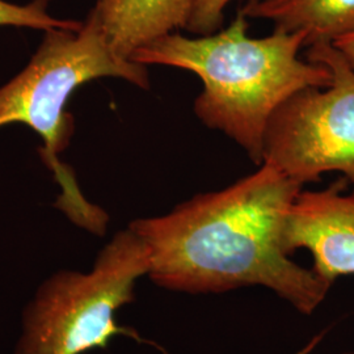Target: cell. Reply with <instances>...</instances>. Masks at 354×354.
Wrapping results in <instances>:
<instances>
[{
  "label": "cell",
  "instance_id": "obj_1",
  "mask_svg": "<svg viewBox=\"0 0 354 354\" xmlns=\"http://www.w3.org/2000/svg\"><path fill=\"white\" fill-rule=\"evenodd\" d=\"M301 190L264 162L225 189L197 194L168 214L134 219L129 227L149 251L147 276L163 289L218 294L264 286L310 315L332 285L291 261L282 247L285 218Z\"/></svg>",
  "mask_w": 354,
  "mask_h": 354
},
{
  "label": "cell",
  "instance_id": "obj_2",
  "mask_svg": "<svg viewBox=\"0 0 354 354\" xmlns=\"http://www.w3.org/2000/svg\"><path fill=\"white\" fill-rule=\"evenodd\" d=\"M304 46L301 32L274 29L266 37H251L248 19L239 12L214 33L194 37L169 33L140 48L130 59L198 76L203 92L194 102L196 115L236 142L260 165L274 113L298 92L332 83L328 67L299 58Z\"/></svg>",
  "mask_w": 354,
  "mask_h": 354
},
{
  "label": "cell",
  "instance_id": "obj_3",
  "mask_svg": "<svg viewBox=\"0 0 354 354\" xmlns=\"http://www.w3.org/2000/svg\"><path fill=\"white\" fill-rule=\"evenodd\" d=\"M44 33L29 64L0 87V129L21 124L37 134L41 159L61 188L55 207L77 227L102 236L109 215L87 200L74 171L61 159L75 130L66 106L76 89L102 77H118L149 89V70L113 50L92 10L79 29L55 28Z\"/></svg>",
  "mask_w": 354,
  "mask_h": 354
},
{
  "label": "cell",
  "instance_id": "obj_4",
  "mask_svg": "<svg viewBox=\"0 0 354 354\" xmlns=\"http://www.w3.org/2000/svg\"><path fill=\"white\" fill-rule=\"evenodd\" d=\"M150 256L127 226L97 254L87 272L62 269L45 279L21 314L13 354H83L105 348L125 329L115 314L134 299Z\"/></svg>",
  "mask_w": 354,
  "mask_h": 354
},
{
  "label": "cell",
  "instance_id": "obj_5",
  "mask_svg": "<svg viewBox=\"0 0 354 354\" xmlns=\"http://www.w3.org/2000/svg\"><path fill=\"white\" fill-rule=\"evenodd\" d=\"M307 61L328 67L332 83L298 92L274 113L263 163L277 167L301 187L339 172L354 189V70L329 42L307 46Z\"/></svg>",
  "mask_w": 354,
  "mask_h": 354
},
{
  "label": "cell",
  "instance_id": "obj_6",
  "mask_svg": "<svg viewBox=\"0 0 354 354\" xmlns=\"http://www.w3.org/2000/svg\"><path fill=\"white\" fill-rule=\"evenodd\" d=\"M342 183L324 190H301L285 218L282 247L313 254V270L333 283L354 274V192L342 194Z\"/></svg>",
  "mask_w": 354,
  "mask_h": 354
},
{
  "label": "cell",
  "instance_id": "obj_7",
  "mask_svg": "<svg viewBox=\"0 0 354 354\" xmlns=\"http://www.w3.org/2000/svg\"><path fill=\"white\" fill-rule=\"evenodd\" d=\"M193 0H97V16L113 50L130 59L158 38L187 29Z\"/></svg>",
  "mask_w": 354,
  "mask_h": 354
},
{
  "label": "cell",
  "instance_id": "obj_8",
  "mask_svg": "<svg viewBox=\"0 0 354 354\" xmlns=\"http://www.w3.org/2000/svg\"><path fill=\"white\" fill-rule=\"evenodd\" d=\"M241 12L274 29L304 33L306 46L333 44L354 30V0H248Z\"/></svg>",
  "mask_w": 354,
  "mask_h": 354
},
{
  "label": "cell",
  "instance_id": "obj_9",
  "mask_svg": "<svg viewBox=\"0 0 354 354\" xmlns=\"http://www.w3.org/2000/svg\"><path fill=\"white\" fill-rule=\"evenodd\" d=\"M51 0H30L26 4L0 0V26L30 28L42 32L61 28L79 29L82 21L58 19L49 13Z\"/></svg>",
  "mask_w": 354,
  "mask_h": 354
},
{
  "label": "cell",
  "instance_id": "obj_10",
  "mask_svg": "<svg viewBox=\"0 0 354 354\" xmlns=\"http://www.w3.org/2000/svg\"><path fill=\"white\" fill-rule=\"evenodd\" d=\"M232 0H193L187 30L203 36L223 26L225 12Z\"/></svg>",
  "mask_w": 354,
  "mask_h": 354
},
{
  "label": "cell",
  "instance_id": "obj_11",
  "mask_svg": "<svg viewBox=\"0 0 354 354\" xmlns=\"http://www.w3.org/2000/svg\"><path fill=\"white\" fill-rule=\"evenodd\" d=\"M335 48L342 53L346 62L354 70V30L344 35L342 37L337 38L333 42Z\"/></svg>",
  "mask_w": 354,
  "mask_h": 354
},
{
  "label": "cell",
  "instance_id": "obj_12",
  "mask_svg": "<svg viewBox=\"0 0 354 354\" xmlns=\"http://www.w3.org/2000/svg\"><path fill=\"white\" fill-rule=\"evenodd\" d=\"M344 354H354V352H351V353H344Z\"/></svg>",
  "mask_w": 354,
  "mask_h": 354
}]
</instances>
